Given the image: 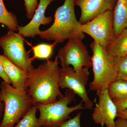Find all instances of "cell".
I'll return each mask as SVG.
<instances>
[{
	"mask_svg": "<svg viewBox=\"0 0 127 127\" xmlns=\"http://www.w3.org/2000/svg\"><path fill=\"white\" fill-rule=\"evenodd\" d=\"M57 56L54 61L47 60L28 73L27 92L33 104H48L64 96L58 85L59 63Z\"/></svg>",
	"mask_w": 127,
	"mask_h": 127,
	"instance_id": "6da1fadb",
	"label": "cell"
},
{
	"mask_svg": "<svg viewBox=\"0 0 127 127\" xmlns=\"http://www.w3.org/2000/svg\"><path fill=\"white\" fill-rule=\"evenodd\" d=\"M75 6V0H65L63 4L56 10L52 26L40 32L39 35L41 39L57 43L70 39L83 40L86 36L82 31V24L76 18Z\"/></svg>",
	"mask_w": 127,
	"mask_h": 127,
	"instance_id": "7a4b0ae2",
	"label": "cell"
},
{
	"mask_svg": "<svg viewBox=\"0 0 127 127\" xmlns=\"http://www.w3.org/2000/svg\"><path fill=\"white\" fill-rule=\"evenodd\" d=\"M0 89V99L4 104L0 127H14L34 104L32 100L27 91L14 88L4 81Z\"/></svg>",
	"mask_w": 127,
	"mask_h": 127,
	"instance_id": "3957f363",
	"label": "cell"
},
{
	"mask_svg": "<svg viewBox=\"0 0 127 127\" xmlns=\"http://www.w3.org/2000/svg\"><path fill=\"white\" fill-rule=\"evenodd\" d=\"M94 78L89 84L93 91L106 90L110 83L117 79V73L113 58L105 48L94 41L90 45Z\"/></svg>",
	"mask_w": 127,
	"mask_h": 127,
	"instance_id": "277c9868",
	"label": "cell"
},
{
	"mask_svg": "<svg viewBox=\"0 0 127 127\" xmlns=\"http://www.w3.org/2000/svg\"><path fill=\"white\" fill-rule=\"evenodd\" d=\"M76 94L67 89L63 97L55 102L48 104H36L40 114L38 122L40 127H59L70 119L69 115L74 111L85 109L82 101L74 106L68 107L75 98Z\"/></svg>",
	"mask_w": 127,
	"mask_h": 127,
	"instance_id": "5b68a950",
	"label": "cell"
},
{
	"mask_svg": "<svg viewBox=\"0 0 127 127\" xmlns=\"http://www.w3.org/2000/svg\"><path fill=\"white\" fill-rule=\"evenodd\" d=\"M24 37L20 33L9 31L0 37V47L11 62L28 73L34 69L30 55L25 48Z\"/></svg>",
	"mask_w": 127,
	"mask_h": 127,
	"instance_id": "8992f818",
	"label": "cell"
},
{
	"mask_svg": "<svg viewBox=\"0 0 127 127\" xmlns=\"http://www.w3.org/2000/svg\"><path fill=\"white\" fill-rule=\"evenodd\" d=\"M89 68L83 67L76 71L70 66L60 68L58 85L59 88L70 89L77 94L84 102L85 109H92L94 104L86 89L90 75Z\"/></svg>",
	"mask_w": 127,
	"mask_h": 127,
	"instance_id": "52a82bcc",
	"label": "cell"
},
{
	"mask_svg": "<svg viewBox=\"0 0 127 127\" xmlns=\"http://www.w3.org/2000/svg\"><path fill=\"white\" fill-rule=\"evenodd\" d=\"M113 15L114 10L100 14L87 23L82 25V31L106 48L116 37L114 29Z\"/></svg>",
	"mask_w": 127,
	"mask_h": 127,
	"instance_id": "ba28073f",
	"label": "cell"
},
{
	"mask_svg": "<svg viewBox=\"0 0 127 127\" xmlns=\"http://www.w3.org/2000/svg\"><path fill=\"white\" fill-rule=\"evenodd\" d=\"M57 56L62 68L71 65L74 70L77 71L83 67L90 68L92 66V57L81 39L68 40L66 45L59 49Z\"/></svg>",
	"mask_w": 127,
	"mask_h": 127,
	"instance_id": "9c48e42d",
	"label": "cell"
},
{
	"mask_svg": "<svg viewBox=\"0 0 127 127\" xmlns=\"http://www.w3.org/2000/svg\"><path fill=\"white\" fill-rule=\"evenodd\" d=\"M98 103H96L92 114L95 124L103 127H115V119L117 117L118 110L113 101L110 97L107 90L97 92Z\"/></svg>",
	"mask_w": 127,
	"mask_h": 127,
	"instance_id": "30bf717a",
	"label": "cell"
},
{
	"mask_svg": "<svg viewBox=\"0 0 127 127\" xmlns=\"http://www.w3.org/2000/svg\"><path fill=\"white\" fill-rule=\"evenodd\" d=\"M117 0H75V5L80 7L81 15L79 21L85 24L108 11L114 10Z\"/></svg>",
	"mask_w": 127,
	"mask_h": 127,
	"instance_id": "8fae6325",
	"label": "cell"
},
{
	"mask_svg": "<svg viewBox=\"0 0 127 127\" xmlns=\"http://www.w3.org/2000/svg\"><path fill=\"white\" fill-rule=\"evenodd\" d=\"M56 0H40L38 7L30 23L24 26H19L18 32L24 37H34L39 35L40 26L50 24L52 22L51 17H46L45 13L48 6Z\"/></svg>",
	"mask_w": 127,
	"mask_h": 127,
	"instance_id": "7c38bea8",
	"label": "cell"
},
{
	"mask_svg": "<svg viewBox=\"0 0 127 127\" xmlns=\"http://www.w3.org/2000/svg\"><path fill=\"white\" fill-rule=\"evenodd\" d=\"M0 61L12 87L27 92L26 82L28 73L12 63L4 55H0Z\"/></svg>",
	"mask_w": 127,
	"mask_h": 127,
	"instance_id": "4fadbf2b",
	"label": "cell"
},
{
	"mask_svg": "<svg viewBox=\"0 0 127 127\" xmlns=\"http://www.w3.org/2000/svg\"><path fill=\"white\" fill-rule=\"evenodd\" d=\"M113 26L116 37L127 28V0H117L114 10Z\"/></svg>",
	"mask_w": 127,
	"mask_h": 127,
	"instance_id": "5bb4252c",
	"label": "cell"
},
{
	"mask_svg": "<svg viewBox=\"0 0 127 127\" xmlns=\"http://www.w3.org/2000/svg\"><path fill=\"white\" fill-rule=\"evenodd\" d=\"M107 52L113 58L127 55V28L116 37L113 41L107 47Z\"/></svg>",
	"mask_w": 127,
	"mask_h": 127,
	"instance_id": "9a60e30c",
	"label": "cell"
},
{
	"mask_svg": "<svg viewBox=\"0 0 127 127\" xmlns=\"http://www.w3.org/2000/svg\"><path fill=\"white\" fill-rule=\"evenodd\" d=\"M107 90L112 100L127 99V81L116 79L109 84Z\"/></svg>",
	"mask_w": 127,
	"mask_h": 127,
	"instance_id": "2e32d148",
	"label": "cell"
},
{
	"mask_svg": "<svg viewBox=\"0 0 127 127\" xmlns=\"http://www.w3.org/2000/svg\"><path fill=\"white\" fill-rule=\"evenodd\" d=\"M0 24L5 26L10 31H18V22L16 16L6 9L3 0H0Z\"/></svg>",
	"mask_w": 127,
	"mask_h": 127,
	"instance_id": "e0dca14e",
	"label": "cell"
},
{
	"mask_svg": "<svg viewBox=\"0 0 127 127\" xmlns=\"http://www.w3.org/2000/svg\"><path fill=\"white\" fill-rule=\"evenodd\" d=\"M37 110V104H33L27 113L14 127H40L38 122V119L36 117Z\"/></svg>",
	"mask_w": 127,
	"mask_h": 127,
	"instance_id": "ac0fdd59",
	"label": "cell"
},
{
	"mask_svg": "<svg viewBox=\"0 0 127 127\" xmlns=\"http://www.w3.org/2000/svg\"><path fill=\"white\" fill-rule=\"evenodd\" d=\"M57 43L56 42L51 44L41 43L33 47L34 58L48 60L52 56Z\"/></svg>",
	"mask_w": 127,
	"mask_h": 127,
	"instance_id": "d6986e66",
	"label": "cell"
},
{
	"mask_svg": "<svg viewBox=\"0 0 127 127\" xmlns=\"http://www.w3.org/2000/svg\"><path fill=\"white\" fill-rule=\"evenodd\" d=\"M117 71V79L127 81V55L118 58H113Z\"/></svg>",
	"mask_w": 127,
	"mask_h": 127,
	"instance_id": "ffe728a7",
	"label": "cell"
},
{
	"mask_svg": "<svg viewBox=\"0 0 127 127\" xmlns=\"http://www.w3.org/2000/svg\"><path fill=\"white\" fill-rule=\"evenodd\" d=\"M26 16L28 19H32L38 7V0H24Z\"/></svg>",
	"mask_w": 127,
	"mask_h": 127,
	"instance_id": "44dd1931",
	"label": "cell"
},
{
	"mask_svg": "<svg viewBox=\"0 0 127 127\" xmlns=\"http://www.w3.org/2000/svg\"><path fill=\"white\" fill-rule=\"evenodd\" d=\"M81 116V113H78L74 118L66 120L59 127H81L80 124Z\"/></svg>",
	"mask_w": 127,
	"mask_h": 127,
	"instance_id": "7402d4cb",
	"label": "cell"
},
{
	"mask_svg": "<svg viewBox=\"0 0 127 127\" xmlns=\"http://www.w3.org/2000/svg\"><path fill=\"white\" fill-rule=\"evenodd\" d=\"M117 107L118 111L127 109V99L124 100H112Z\"/></svg>",
	"mask_w": 127,
	"mask_h": 127,
	"instance_id": "603a6c76",
	"label": "cell"
},
{
	"mask_svg": "<svg viewBox=\"0 0 127 127\" xmlns=\"http://www.w3.org/2000/svg\"><path fill=\"white\" fill-rule=\"evenodd\" d=\"M0 77L3 79L4 81L11 85V83L5 72L4 67L0 61Z\"/></svg>",
	"mask_w": 127,
	"mask_h": 127,
	"instance_id": "cb8c5ba5",
	"label": "cell"
},
{
	"mask_svg": "<svg viewBox=\"0 0 127 127\" xmlns=\"http://www.w3.org/2000/svg\"><path fill=\"white\" fill-rule=\"evenodd\" d=\"M115 121V127H127V120L122 118L118 117Z\"/></svg>",
	"mask_w": 127,
	"mask_h": 127,
	"instance_id": "d4e9b609",
	"label": "cell"
},
{
	"mask_svg": "<svg viewBox=\"0 0 127 127\" xmlns=\"http://www.w3.org/2000/svg\"><path fill=\"white\" fill-rule=\"evenodd\" d=\"M117 117L125 119L127 120V109L118 111Z\"/></svg>",
	"mask_w": 127,
	"mask_h": 127,
	"instance_id": "484cf974",
	"label": "cell"
},
{
	"mask_svg": "<svg viewBox=\"0 0 127 127\" xmlns=\"http://www.w3.org/2000/svg\"><path fill=\"white\" fill-rule=\"evenodd\" d=\"M4 110V104L0 99V125L1 123V119L3 118Z\"/></svg>",
	"mask_w": 127,
	"mask_h": 127,
	"instance_id": "4316f807",
	"label": "cell"
}]
</instances>
